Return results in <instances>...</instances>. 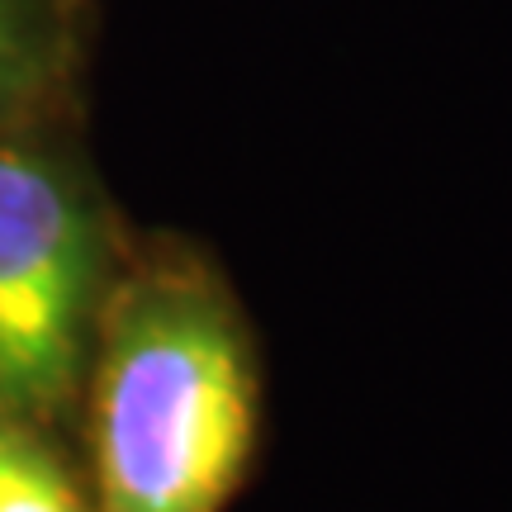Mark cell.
I'll return each instance as SVG.
<instances>
[{
	"instance_id": "6da1fadb",
	"label": "cell",
	"mask_w": 512,
	"mask_h": 512,
	"mask_svg": "<svg viewBox=\"0 0 512 512\" xmlns=\"http://www.w3.org/2000/svg\"><path fill=\"white\" fill-rule=\"evenodd\" d=\"M72 441L95 512H228L242 498L266 441V356L214 247L133 228Z\"/></svg>"
},
{
	"instance_id": "7a4b0ae2",
	"label": "cell",
	"mask_w": 512,
	"mask_h": 512,
	"mask_svg": "<svg viewBox=\"0 0 512 512\" xmlns=\"http://www.w3.org/2000/svg\"><path fill=\"white\" fill-rule=\"evenodd\" d=\"M128 238L76 119L0 133V403L72 432Z\"/></svg>"
},
{
	"instance_id": "3957f363",
	"label": "cell",
	"mask_w": 512,
	"mask_h": 512,
	"mask_svg": "<svg viewBox=\"0 0 512 512\" xmlns=\"http://www.w3.org/2000/svg\"><path fill=\"white\" fill-rule=\"evenodd\" d=\"M95 38V0H0V133L81 119Z\"/></svg>"
},
{
	"instance_id": "277c9868",
	"label": "cell",
	"mask_w": 512,
	"mask_h": 512,
	"mask_svg": "<svg viewBox=\"0 0 512 512\" xmlns=\"http://www.w3.org/2000/svg\"><path fill=\"white\" fill-rule=\"evenodd\" d=\"M0 512H95L72 432L0 403Z\"/></svg>"
}]
</instances>
